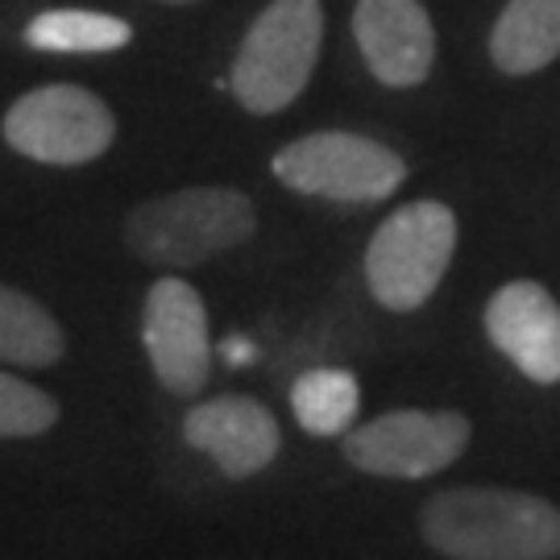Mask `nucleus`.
<instances>
[{"mask_svg": "<svg viewBox=\"0 0 560 560\" xmlns=\"http://www.w3.org/2000/svg\"><path fill=\"white\" fill-rule=\"evenodd\" d=\"M162 4H191V0H162Z\"/></svg>", "mask_w": 560, "mask_h": 560, "instance_id": "nucleus-18", "label": "nucleus"}, {"mask_svg": "<svg viewBox=\"0 0 560 560\" xmlns=\"http://www.w3.org/2000/svg\"><path fill=\"white\" fill-rule=\"evenodd\" d=\"M25 42L50 55H108L133 42V25L96 9H46L25 25Z\"/></svg>", "mask_w": 560, "mask_h": 560, "instance_id": "nucleus-14", "label": "nucleus"}, {"mask_svg": "<svg viewBox=\"0 0 560 560\" xmlns=\"http://www.w3.org/2000/svg\"><path fill=\"white\" fill-rule=\"evenodd\" d=\"M457 254V217L441 200L402 203L378 224L365 249L370 295L386 312H416L436 295Z\"/></svg>", "mask_w": 560, "mask_h": 560, "instance_id": "nucleus-4", "label": "nucleus"}, {"mask_svg": "<svg viewBox=\"0 0 560 560\" xmlns=\"http://www.w3.org/2000/svg\"><path fill=\"white\" fill-rule=\"evenodd\" d=\"M221 353H224V361H229V365H245V361L254 358V349H249L245 340H229Z\"/></svg>", "mask_w": 560, "mask_h": 560, "instance_id": "nucleus-17", "label": "nucleus"}, {"mask_svg": "<svg viewBox=\"0 0 560 560\" xmlns=\"http://www.w3.org/2000/svg\"><path fill=\"white\" fill-rule=\"evenodd\" d=\"M353 38L386 88H420L436 62V30L420 0H358Z\"/></svg>", "mask_w": 560, "mask_h": 560, "instance_id": "nucleus-11", "label": "nucleus"}, {"mask_svg": "<svg viewBox=\"0 0 560 560\" xmlns=\"http://www.w3.org/2000/svg\"><path fill=\"white\" fill-rule=\"evenodd\" d=\"M141 345L154 378L179 395V399H196L208 374H212V337H208V307H203L200 291L191 282L162 275L150 291H145V307H141Z\"/></svg>", "mask_w": 560, "mask_h": 560, "instance_id": "nucleus-8", "label": "nucleus"}, {"mask_svg": "<svg viewBox=\"0 0 560 560\" xmlns=\"http://www.w3.org/2000/svg\"><path fill=\"white\" fill-rule=\"evenodd\" d=\"M4 141L21 159L42 166H83L108 154L117 138L113 108L75 83H46L9 104Z\"/></svg>", "mask_w": 560, "mask_h": 560, "instance_id": "nucleus-6", "label": "nucleus"}, {"mask_svg": "<svg viewBox=\"0 0 560 560\" xmlns=\"http://www.w3.org/2000/svg\"><path fill=\"white\" fill-rule=\"evenodd\" d=\"M183 441L217 460L224 478H254L282 448V428L266 402L221 395L183 416Z\"/></svg>", "mask_w": 560, "mask_h": 560, "instance_id": "nucleus-10", "label": "nucleus"}, {"mask_svg": "<svg viewBox=\"0 0 560 560\" xmlns=\"http://www.w3.org/2000/svg\"><path fill=\"white\" fill-rule=\"evenodd\" d=\"M474 428L460 411H386L345 432V460L374 478H432L469 448Z\"/></svg>", "mask_w": 560, "mask_h": 560, "instance_id": "nucleus-7", "label": "nucleus"}, {"mask_svg": "<svg viewBox=\"0 0 560 560\" xmlns=\"http://www.w3.org/2000/svg\"><path fill=\"white\" fill-rule=\"evenodd\" d=\"M361 407V386L349 370H307L291 386V411L307 436H345Z\"/></svg>", "mask_w": 560, "mask_h": 560, "instance_id": "nucleus-15", "label": "nucleus"}, {"mask_svg": "<svg viewBox=\"0 0 560 560\" xmlns=\"http://www.w3.org/2000/svg\"><path fill=\"white\" fill-rule=\"evenodd\" d=\"M67 353L59 320L34 295L0 282V361L25 370H50Z\"/></svg>", "mask_w": 560, "mask_h": 560, "instance_id": "nucleus-13", "label": "nucleus"}, {"mask_svg": "<svg viewBox=\"0 0 560 560\" xmlns=\"http://www.w3.org/2000/svg\"><path fill=\"white\" fill-rule=\"evenodd\" d=\"M560 55V0H506L490 30V59L502 75H536Z\"/></svg>", "mask_w": 560, "mask_h": 560, "instance_id": "nucleus-12", "label": "nucleus"}, {"mask_svg": "<svg viewBox=\"0 0 560 560\" xmlns=\"http://www.w3.org/2000/svg\"><path fill=\"white\" fill-rule=\"evenodd\" d=\"M420 532L448 560H557L560 506L499 486H457L428 499Z\"/></svg>", "mask_w": 560, "mask_h": 560, "instance_id": "nucleus-1", "label": "nucleus"}, {"mask_svg": "<svg viewBox=\"0 0 560 560\" xmlns=\"http://www.w3.org/2000/svg\"><path fill=\"white\" fill-rule=\"evenodd\" d=\"M486 337L536 386L560 382V303L544 282L515 279L486 303Z\"/></svg>", "mask_w": 560, "mask_h": 560, "instance_id": "nucleus-9", "label": "nucleus"}, {"mask_svg": "<svg viewBox=\"0 0 560 560\" xmlns=\"http://www.w3.org/2000/svg\"><path fill=\"white\" fill-rule=\"evenodd\" d=\"M59 423V402L34 382L0 370V441H34Z\"/></svg>", "mask_w": 560, "mask_h": 560, "instance_id": "nucleus-16", "label": "nucleus"}, {"mask_svg": "<svg viewBox=\"0 0 560 560\" xmlns=\"http://www.w3.org/2000/svg\"><path fill=\"white\" fill-rule=\"evenodd\" d=\"M275 179L300 196L337 203H378L390 200L407 179V162L374 138L320 129L282 145L270 162Z\"/></svg>", "mask_w": 560, "mask_h": 560, "instance_id": "nucleus-5", "label": "nucleus"}, {"mask_svg": "<svg viewBox=\"0 0 560 560\" xmlns=\"http://www.w3.org/2000/svg\"><path fill=\"white\" fill-rule=\"evenodd\" d=\"M258 208L237 187H183L138 203L125 221V241L141 261L187 270L229 254L254 237Z\"/></svg>", "mask_w": 560, "mask_h": 560, "instance_id": "nucleus-2", "label": "nucleus"}, {"mask_svg": "<svg viewBox=\"0 0 560 560\" xmlns=\"http://www.w3.org/2000/svg\"><path fill=\"white\" fill-rule=\"evenodd\" d=\"M324 4L320 0H270L241 42L229 88L245 113L270 117L303 96L320 62Z\"/></svg>", "mask_w": 560, "mask_h": 560, "instance_id": "nucleus-3", "label": "nucleus"}]
</instances>
